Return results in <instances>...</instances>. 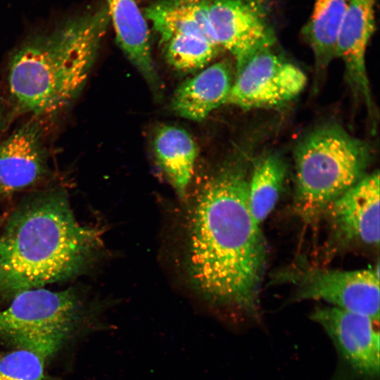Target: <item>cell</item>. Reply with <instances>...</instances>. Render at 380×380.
I'll use <instances>...</instances> for the list:
<instances>
[{"instance_id": "5b68a950", "label": "cell", "mask_w": 380, "mask_h": 380, "mask_svg": "<svg viewBox=\"0 0 380 380\" xmlns=\"http://www.w3.org/2000/svg\"><path fill=\"white\" fill-rule=\"evenodd\" d=\"M369 145L335 122L308 133L295 148L293 207L305 222L322 216L328 205L365 175Z\"/></svg>"}, {"instance_id": "277c9868", "label": "cell", "mask_w": 380, "mask_h": 380, "mask_svg": "<svg viewBox=\"0 0 380 380\" xmlns=\"http://www.w3.org/2000/svg\"><path fill=\"white\" fill-rule=\"evenodd\" d=\"M76 291L28 289L0 309V345L34 352L49 362L91 334L105 329Z\"/></svg>"}, {"instance_id": "8992f818", "label": "cell", "mask_w": 380, "mask_h": 380, "mask_svg": "<svg viewBox=\"0 0 380 380\" xmlns=\"http://www.w3.org/2000/svg\"><path fill=\"white\" fill-rule=\"evenodd\" d=\"M277 279L294 286L296 300H322L379 322V263L373 268L356 270L296 267L281 272Z\"/></svg>"}, {"instance_id": "ffe728a7", "label": "cell", "mask_w": 380, "mask_h": 380, "mask_svg": "<svg viewBox=\"0 0 380 380\" xmlns=\"http://www.w3.org/2000/svg\"><path fill=\"white\" fill-rule=\"evenodd\" d=\"M14 116L8 103L0 99V133L4 129Z\"/></svg>"}, {"instance_id": "30bf717a", "label": "cell", "mask_w": 380, "mask_h": 380, "mask_svg": "<svg viewBox=\"0 0 380 380\" xmlns=\"http://www.w3.org/2000/svg\"><path fill=\"white\" fill-rule=\"evenodd\" d=\"M322 215L329 228V246L379 247V174H366L341 194Z\"/></svg>"}, {"instance_id": "6da1fadb", "label": "cell", "mask_w": 380, "mask_h": 380, "mask_svg": "<svg viewBox=\"0 0 380 380\" xmlns=\"http://www.w3.org/2000/svg\"><path fill=\"white\" fill-rule=\"evenodd\" d=\"M250 174L246 165L228 163L202 188L192 215L189 272L210 303L257 321L267 248L249 209Z\"/></svg>"}, {"instance_id": "ac0fdd59", "label": "cell", "mask_w": 380, "mask_h": 380, "mask_svg": "<svg viewBox=\"0 0 380 380\" xmlns=\"http://www.w3.org/2000/svg\"><path fill=\"white\" fill-rule=\"evenodd\" d=\"M159 42L167 62L183 72L203 69L220 49L213 39L191 34H172Z\"/></svg>"}, {"instance_id": "ba28073f", "label": "cell", "mask_w": 380, "mask_h": 380, "mask_svg": "<svg viewBox=\"0 0 380 380\" xmlns=\"http://www.w3.org/2000/svg\"><path fill=\"white\" fill-rule=\"evenodd\" d=\"M307 77L296 65L273 51L262 50L237 71L224 104L243 110L279 107L305 89Z\"/></svg>"}, {"instance_id": "e0dca14e", "label": "cell", "mask_w": 380, "mask_h": 380, "mask_svg": "<svg viewBox=\"0 0 380 380\" xmlns=\"http://www.w3.org/2000/svg\"><path fill=\"white\" fill-rule=\"evenodd\" d=\"M287 166L278 153L266 155L251 170L248 181V205L255 222L260 224L274 208L282 191Z\"/></svg>"}, {"instance_id": "4fadbf2b", "label": "cell", "mask_w": 380, "mask_h": 380, "mask_svg": "<svg viewBox=\"0 0 380 380\" xmlns=\"http://www.w3.org/2000/svg\"><path fill=\"white\" fill-rule=\"evenodd\" d=\"M117 43L151 89L160 94L162 86L152 57L150 32L135 0H106Z\"/></svg>"}, {"instance_id": "8fae6325", "label": "cell", "mask_w": 380, "mask_h": 380, "mask_svg": "<svg viewBox=\"0 0 380 380\" xmlns=\"http://www.w3.org/2000/svg\"><path fill=\"white\" fill-rule=\"evenodd\" d=\"M49 172L45 120L31 117L0 142V196L30 188Z\"/></svg>"}, {"instance_id": "7c38bea8", "label": "cell", "mask_w": 380, "mask_h": 380, "mask_svg": "<svg viewBox=\"0 0 380 380\" xmlns=\"http://www.w3.org/2000/svg\"><path fill=\"white\" fill-rule=\"evenodd\" d=\"M376 1H350L336 44V56L344 64L346 82L369 114L375 109L366 67V51L374 31Z\"/></svg>"}, {"instance_id": "52a82bcc", "label": "cell", "mask_w": 380, "mask_h": 380, "mask_svg": "<svg viewBox=\"0 0 380 380\" xmlns=\"http://www.w3.org/2000/svg\"><path fill=\"white\" fill-rule=\"evenodd\" d=\"M310 319L329 336L338 363L332 380H379V322L335 307L318 306Z\"/></svg>"}, {"instance_id": "d6986e66", "label": "cell", "mask_w": 380, "mask_h": 380, "mask_svg": "<svg viewBox=\"0 0 380 380\" xmlns=\"http://www.w3.org/2000/svg\"><path fill=\"white\" fill-rule=\"evenodd\" d=\"M48 362L31 350L6 348L0 350V380H61L48 372Z\"/></svg>"}, {"instance_id": "5bb4252c", "label": "cell", "mask_w": 380, "mask_h": 380, "mask_svg": "<svg viewBox=\"0 0 380 380\" xmlns=\"http://www.w3.org/2000/svg\"><path fill=\"white\" fill-rule=\"evenodd\" d=\"M229 63H215L182 82L172 99L173 111L182 118L202 121L221 104H224L233 84Z\"/></svg>"}, {"instance_id": "9a60e30c", "label": "cell", "mask_w": 380, "mask_h": 380, "mask_svg": "<svg viewBox=\"0 0 380 380\" xmlns=\"http://www.w3.org/2000/svg\"><path fill=\"white\" fill-rule=\"evenodd\" d=\"M153 147L156 160L179 196L186 195L198 156V146L184 129L163 125L156 132Z\"/></svg>"}, {"instance_id": "9c48e42d", "label": "cell", "mask_w": 380, "mask_h": 380, "mask_svg": "<svg viewBox=\"0 0 380 380\" xmlns=\"http://www.w3.org/2000/svg\"><path fill=\"white\" fill-rule=\"evenodd\" d=\"M271 8V0H210L214 38L234 58L236 71L255 53L274 46Z\"/></svg>"}, {"instance_id": "7a4b0ae2", "label": "cell", "mask_w": 380, "mask_h": 380, "mask_svg": "<svg viewBox=\"0 0 380 380\" xmlns=\"http://www.w3.org/2000/svg\"><path fill=\"white\" fill-rule=\"evenodd\" d=\"M100 246L99 232L77 220L65 191L32 196L12 213L0 235V299L77 276Z\"/></svg>"}, {"instance_id": "2e32d148", "label": "cell", "mask_w": 380, "mask_h": 380, "mask_svg": "<svg viewBox=\"0 0 380 380\" xmlns=\"http://www.w3.org/2000/svg\"><path fill=\"white\" fill-rule=\"evenodd\" d=\"M350 0H315L311 15L302 30L310 46L318 74L336 58L338 30Z\"/></svg>"}, {"instance_id": "3957f363", "label": "cell", "mask_w": 380, "mask_h": 380, "mask_svg": "<svg viewBox=\"0 0 380 380\" xmlns=\"http://www.w3.org/2000/svg\"><path fill=\"white\" fill-rule=\"evenodd\" d=\"M110 18L104 4L28 37L11 56L7 103L14 115L54 118L84 88Z\"/></svg>"}]
</instances>
